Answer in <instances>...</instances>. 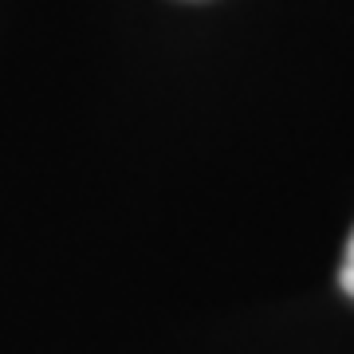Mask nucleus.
<instances>
[{"label":"nucleus","instance_id":"1","mask_svg":"<svg viewBox=\"0 0 354 354\" xmlns=\"http://www.w3.org/2000/svg\"><path fill=\"white\" fill-rule=\"evenodd\" d=\"M339 283L346 295H354V232L346 241V252H342V268H339Z\"/></svg>","mask_w":354,"mask_h":354}]
</instances>
